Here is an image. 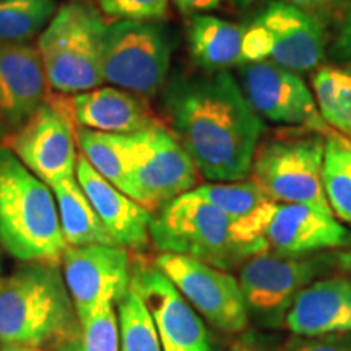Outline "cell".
I'll return each mask as SVG.
<instances>
[{
  "label": "cell",
  "mask_w": 351,
  "mask_h": 351,
  "mask_svg": "<svg viewBox=\"0 0 351 351\" xmlns=\"http://www.w3.org/2000/svg\"><path fill=\"white\" fill-rule=\"evenodd\" d=\"M47 96L38 47L29 43L0 44V122L13 132Z\"/></svg>",
  "instance_id": "cell-19"
},
{
  "label": "cell",
  "mask_w": 351,
  "mask_h": 351,
  "mask_svg": "<svg viewBox=\"0 0 351 351\" xmlns=\"http://www.w3.org/2000/svg\"><path fill=\"white\" fill-rule=\"evenodd\" d=\"M239 85L258 116L276 124L328 134L313 91L293 70L262 60L239 65Z\"/></svg>",
  "instance_id": "cell-13"
},
{
  "label": "cell",
  "mask_w": 351,
  "mask_h": 351,
  "mask_svg": "<svg viewBox=\"0 0 351 351\" xmlns=\"http://www.w3.org/2000/svg\"><path fill=\"white\" fill-rule=\"evenodd\" d=\"M269 252L304 257L328 249H350L351 231L332 210L309 204H278L265 231Z\"/></svg>",
  "instance_id": "cell-16"
},
{
  "label": "cell",
  "mask_w": 351,
  "mask_h": 351,
  "mask_svg": "<svg viewBox=\"0 0 351 351\" xmlns=\"http://www.w3.org/2000/svg\"><path fill=\"white\" fill-rule=\"evenodd\" d=\"M165 104L173 135L204 179L236 182L251 176L263 122L230 72L178 80Z\"/></svg>",
  "instance_id": "cell-1"
},
{
  "label": "cell",
  "mask_w": 351,
  "mask_h": 351,
  "mask_svg": "<svg viewBox=\"0 0 351 351\" xmlns=\"http://www.w3.org/2000/svg\"><path fill=\"white\" fill-rule=\"evenodd\" d=\"M77 145L96 173L119 189L130 165V134L77 129Z\"/></svg>",
  "instance_id": "cell-25"
},
{
  "label": "cell",
  "mask_w": 351,
  "mask_h": 351,
  "mask_svg": "<svg viewBox=\"0 0 351 351\" xmlns=\"http://www.w3.org/2000/svg\"><path fill=\"white\" fill-rule=\"evenodd\" d=\"M337 254V263H339V269H341L345 274H348L351 278V247L343 249V251L335 252Z\"/></svg>",
  "instance_id": "cell-36"
},
{
  "label": "cell",
  "mask_w": 351,
  "mask_h": 351,
  "mask_svg": "<svg viewBox=\"0 0 351 351\" xmlns=\"http://www.w3.org/2000/svg\"><path fill=\"white\" fill-rule=\"evenodd\" d=\"M285 327L300 337L351 333L350 276H322L307 285L289 307Z\"/></svg>",
  "instance_id": "cell-20"
},
{
  "label": "cell",
  "mask_w": 351,
  "mask_h": 351,
  "mask_svg": "<svg viewBox=\"0 0 351 351\" xmlns=\"http://www.w3.org/2000/svg\"><path fill=\"white\" fill-rule=\"evenodd\" d=\"M278 351H351V333L300 337L293 335Z\"/></svg>",
  "instance_id": "cell-31"
},
{
  "label": "cell",
  "mask_w": 351,
  "mask_h": 351,
  "mask_svg": "<svg viewBox=\"0 0 351 351\" xmlns=\"http://www.w3.org/2000/svg\"><path fill=\"white\" fill-rule=\"evenodd\" d=\"M226 351H278L274 350L262 337L254 332H243L238 340H234Z\"/></svg>",
  "instance_id": "cell-34"
},
{
  "label": "cell",
  "mask_w": 351,
  "mask_h": 351,
  "mask_svg": "<svg viewBox=\"0 0 351 351\" xmlns=\"http://www.w3.org/2000/svg\"><path fill=\"white\" fill-rule=\"evenodd\" d=\"M52 351H119V320L114 306L83 324L80 332Z\"/></svg>",
  "instance_id": "cell-29"
},
{
  "label": "cell",
  "mask_w": 351,
  "mask_h": 351,
  "mask_svg": "<svg viewBox=\"0 0 351 351\" xmlns=\"http://www.w3.org/2000/svg\"><path fill=\"white\" fill-rule=\"evenodd\" d=\"M313 88L326 124L351 140V70L322 67L314 75Z\"/></svg>",
  "instance_id": "cell-26"
},
{
  "label": "cell",
  "mask_w": 351,
  "mask_h": 351,
  "mask_svg": "<svg viewBox=\"0 0 351 351\" xmlns=\"http://www.w3.org/2000/svg\"><path fill=\"white\" fill-rule=\"evenodd\" d=\"M322 186L332 213L351 226V140L335 132L326 138Z\"/></svg>",
  "instance_id": "cell-24"
},
{
  "label": "cell",
  "mask_w": 351,
  "mask_h": 351,
  "mask_svg": "<svg viewBox=\"0 0 351 351\" xmlns=\"http://www.w3.org/2000/svg\"><path fill=\"white\" fill-rule=\"evenodd\" d=\"M56 10V0H0V44L29 43Z\"/></svg>",
  "instance_id": "cell-27"
},
{
  "label": "cell",
  "mask_w": 351,
  "mask_h": 351,
  "mask_svg": "<svg viewBox=\"0 0 351 351\" xmlns=\"http://www.w3.org/2000/svg\"><path fill=\"white\" fill-rule=\"evenodd\" d=\"M171 44L155 21H109L103 36L104 82L138 96L156 95L168 80Z\"/></svg>",
  "instance_id": "cell-8"
},
{
  "label": "cell",
  "mask_w": 351,
  "mask_h": 351,
  "mask_svg": "<svg viewBox=\"0 0 351 351\" xmlns=\"http://www.w3.org/2000/svg\"><path fill=\"white\" fill-rule=\"evenodd\" d=\"M245 26L202 13L189 19V54L207 73L228 72L243 65V38Z\"/></svg>",
  "instance_id": "cell-22"
},
{
  "label": "cell",
  "mask_w": 351,
  "mask_h": 351,
  "mask_svg": "<svg viewBox=\"0 0 351 351\" xmlns=\"http://www.w3.org/2000/svg\"><path fill=\"white\" fill-rule=\"evenodd\" d=\"M99 12L111 21H160L168 19L169 0H96Z\"/></svg>",
  "instance_id": "cell-30"
},
{
  "label": "cell",
  "mask_w": 351,
  "mask_h": 351,
  "mask_svg": "<svg viewBox=\"0 0 351 351\" xmlns=\"http://www.w3.org/2000/svg\"><path fill=\"white\" fill-rule=\"evenodd\" d=\"M0 351H46L39 348H26V346H2Z\"/></svg>",
  "instance_id": "cell-37"
},
{
  "label": "cell",
  "mask_w": 351,
  "mask_h": 351,
  "mask_svg": "<svg viewBox=\"0 0 351 351\" xmlns=\"http://www.w3.org/2000/svg\"><path fill=\"white\" fill-rule=\"evenodd\" d=\"M116 306L119 351H163L152 315L134 288L130 287Z\"/></svg>",
  "instance_id": "cell-28"
},
{
  "label": "cell",
  "mask_w": 351,
  "mask_h": 351,
  "mask_svg": "<svg viewBox=\"0 0 351 351\" xmlns=\"http://www.w3.org/2000/svg\"><path fill=\"white\" fill-rule=\"evenodd\" d=\"M130 165L119 191L148 212H158L199 186V169L163 124L130 134Z\"/></svg>",
  "instance_id": "cell-6"
},
{
  "label": "cell",
  "mask_w": 351,
  "mask_h": 351,
  "mask_svg": "<svg viewBox=\"0 0 351 351\" xmlns=\"http://www.w3.org/2000/svg\"><path fill=\"white\" fill-rule=\"evenodd\" d=\"M231 2L232 5L241 8V10H245V8L256 5L258 2H265V0H231ZM269 2H283L300 7L302 10L309 12L311 15L317 16L324 23H327V20L330 19L337 5H339V0H267V3Z\"/></svg>",
  "instance_id": "cell-32"
},
{
  "label": "cell",
  "mask_w": 351,
  "mask_h": 351,
  "mask_svg": "<svg viewBox=\"0 0 351 351\" xmlns=\"http://www.w3.org/2000/svg\"><path fill=\"white\" fill-rule=\"evenodd\" d=\"M176 8L191 19L194 15H202V13L212 12L219 7L221 0H171Z\"/></svg>",
  "instance_id": "cell-33"
},
{
  "label": "cell",
  "mask_w": 351,
  "mask_h": 351,
  "mask_svg": "<svg viewBox=\"0 0 351 351\" xmlns=\"http://www.w3.org/2000/svg\"><path fill=\"white\" fill-rule=\"evenodd\" d=\"M150 239L158 251L194 257L226 271L269 252L265 241L249 238L230 217L194 191L153 213Z\"/></svg>",
  "instance_id": "cell-4"
},
{
  "label": "cell",
  "mask_w": 351,
  "mask_h": 351,
  "mask_svg": "<svg viewBox=\"0 0 351 351\" xmlns=\"http://www.w3.org/2000/svg\"><path fill=\"white\" fill-rule=\"evenodd\" d=\"M0 247L25 263H60L69 247L51 186L5 145H0Z\"/></svg>",
  "instance_id": "cell-3"
},
{
  "label": "cell",
  "mask_w": 351,
  "mask_h": 351,
  "mask_svg": "<svg viewBox=\"0 0 351 351\" xmlns=\"http://www.w3.org/2000/svg\"><path fill=\"white\" fill-rule=\"evenodd\" d=\"M153 262L210 326L234 335L245 332L247 307L231 271L173 252H161Z\"/></svg>",
  "instance_id": "cell-10"
},
{
  "label": "cell",
  "mask_w": 351,
  "mask_h": 351,
  "mask_svg": "<svg viewBox=\"0 0 351 351\" xmlns=\"http://www.w3.org/2000/svg\"><path fill=\"white\" fill-rule=\"evenodd\" d=\"M51 189L54 192L60 230L67 245H117L101 223L75 176L52 184Z\"/></svg>",
  "instance_id": "cell-23"
},
{
  "label": "cell",
  "mask_w": 351,
  "mask_h": 351,
  "mask_svg": "<svg viewBox=\"0 0 351 351\" xmlns=\"http://www.w3.org/2000/svg\"><path fill=\"white\" fill-rule=\"evenodd\" d=\"M7 148L41 181L52 184L75 176L77 127L56 95H47L39 108L10 132Z\"/></svg>",
  "instance_id": "cell-11"
},
{
  "label": "cell",
  "mask_w": 351,
  "mask_h": 351,
  "mask_svg": "<svg viewBox=\"0 0 351 351\" xmlns=\"http://www.w3.org/2000/svg\"><path fill=\"white\" fill-rule=\"evenodd\" d=\"M194 192L230 217L249 238L267 243L265 231L278 204L252 179L236 182H207L197 186Z\"/></svg>",
  "instance_id": "cell-21"
},
{
  "label": "cell",
  "mask_w": 351,
  "mask_h": 351,
  "mask_svg": "<svg viewBox=\"0 0 351 351\" xmlns=\"http://www.w3.org/2000/svg\"><path fill=\"white\" fill-rule=\"evenodd\" d=\"M77 129L135 134L161 124L142 96L117 86H98L75 95L54 93Z\"/></svg>",
  "instance_id": "cell-17"
},
{
  "label": "cell",
  "mask_w": 351,
  "mask_h": 351,
  "mask_svg": "<svg viewBox=\"0 0 351 351\" xmlns=\"http://www.w3.org/2000/svg\"><path fill=\"white\" fill-rule=\"evenodd\" d=\"M8 135H10V130L7 129V125L3 122H0V145H3Z\"/></svg>",
  "instance_id": "cell-38"
},
{
  "label": "cell",
  "mask_w": 351,
  "mask_h": 351,
  "mask_svg": "<svg viewBox=\"0 0 351 351\" xmlns=\"http://www.w3.org/2000/svg\"><path fill=\"white\" fill-rule=\"evenodd\" d=\"M75 178L114 243L127 251H143L148 247L152 243V212L96 173L82 155L77 161Z\"/></svg>",
  "instance_id": "cell-18"
},
{
  "label": "cell",
  "mask_w": 351,
  "mask_h": 351,
  "mask_svg": "<svg viewBox=\"0 0 351 351\" xmlns=\"http://www.w3.org/2000/svg\"><path fill=\"white\" fill-rule=\"evenodd\" d=\"M0 270H2V262H0Z\"/></svg>",
  "instance_id": "cell-39"
},
{
  "label": "cell",
  "mask_w": 351,
  "mask_h": 351,
  "mask_svg": "<svg viewBox=\"0 0 351 351\" xmlns=\"http://www.w3.org/2000/svg\"><path fill=\"white\" fill-rule=\"evenodd\" d=\"M106 25L103 13L82 0L57 8L36 44L47 88L59 95H75L103 85Z\"/></svg>",
  "instance_id": "cell-5"
},
{
  "label": "cell",
  "mask_w": 351,
  "mask_h": 351,
  "mask_svg": "<svg viewBox=\"0 0 351 351\" xmlns=\"http://www.w3.org/2000/svg\"><path fill=\"white\" fill-rule=\"evenodd\" d=\"M60 263L29 262L0 276V345L52 351L80 332Z\"/></svg>",
  "instance_id": "cell-2"
},
{
  "label": "cell",
  "mask_w": 351,
  "mask_h": 351,
  "mask_svg": "<svg viewBox=\"0 0 351 351\" xmlns=\"http://www.w3.org/2000/svg\"><path fill=\"white\" fill-rule=\"evenodd\" d=\"M337 263V254L283 257L263 252L245 261L239 269L249 320L265 328L285 327L296 296L315 280L326 276Z\"/></svg>",
  "instance_id": "cell-7"
},
{
  "label": "cell",
  "mask_w": 351,
  "mask_h": 351,
  "mask_svg": "<svg viewBox=\"0 0 351 351\" xmlns=\"http://www.w3.org/2000/svg\"><path fill=\"white\" fill-rule=\"evenodd\" d=\"M335 51L339 52L340 57L351 60V3L348 10L345 13L343 23H341V29L339 34V41H337Z\"/></svg>",
  "instance_id": "cell-35"
},
{
  "label": "cell",
  "mask_w": 351,
  "mask_h": 351,
  "mask_svg": "<svg viewBox=\"0 0 351 351\" xmlns=\"http://www.w3.org/2000/svg\"><path fill=\"white\" fill-rule=\"evenodd\" d=\"M252 21L265 33L271 62L296 73L317 69L322 62L326 23L317 16L289 3L269 2Z\"/></svg>",
  "instance_id": "cell-15"
},
{
  "label": "cell",
  "mask_w": 351,
  "mask_h": 351,
  "mask_svg": "<svg viewBox=\"0 0 351 351\" xmlns=\"http://www.w3.org/2000/svg\"><path fill=\"white\" fill-rule=\"evenodd\" d=\"M60 265L82 326L116 306L130 289V254L121 245H69Z\"/></svg>",
  "instance_id": "cell-12"
},
{
  "label": "cell",
  "mask_w": 351,
  "mask_h": 351,
  "mask_svg": "<svg viewBox=\"0 0 351 351\" xmlns=\"http://www.w3.org/2000/svg\"><path fill=\"white\" fill-rule=\"evenodd\" d=\"M130 287L147 306L163 351H210L204 319L155 262L138 258L132 265Z\"/></svg>",
  "instance_id": "cell-14"
},
{
  "label": "cell",
  "mask_w": 351,
  "mask_h": 351,
  "mask_svg": "<svg viewBox=\"0 0 351 351\" xmlns=\"http://www.w3.org/2000/svg\"><path fill=\"white\" fill-rule=\"evenodd\" d=\"M322 134L275 138L257 148L252 181L276 204H309L330 210L322 186Z\"/></svg>",
  "instance_id": "cell-9"
}]
</instances>
